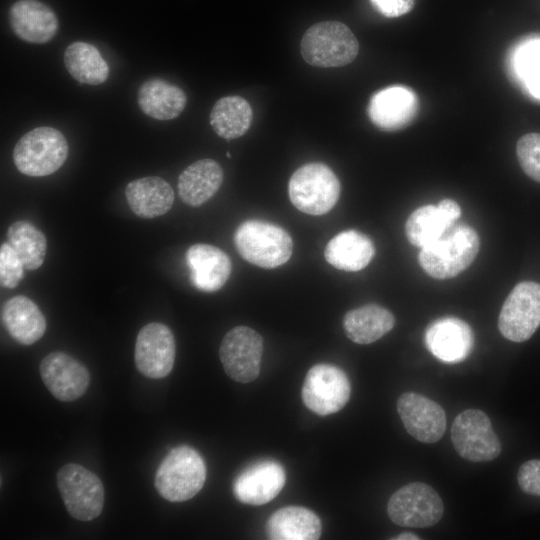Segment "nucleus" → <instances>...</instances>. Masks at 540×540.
I'll return each instance as SVG.
<instances>
[{
  "label": "nucleus",
  "mask_w": 540,
  "mask_h": 540,
  "mask_svg": "<svg viewBox=\"0 0 540 540\" xmlns=\"http://www.w3.org/2000/svg\"><path fill=\"white\" fill-rule=\"evenodd\" d=\"M223 182V170L213 159L205 158L187 166L178 177V194L187 205L198 207L211 199Z\"/></svg>",
  "instance_id": "nucleus-23"
},
{
  "label": "nucleus",
  "mask_w": 540,
  "mask_h": 540,
  "mask_svg": "<svg viewBox=\"0 0 540 540\" xmlns=\"http://www.w3.org/2000/svg\"><path fill=\"white\" fill-rule=\"evenodd\" d=\"M350 395L351 385L346 373L327 363L316 364L308 370L301 390L304 405L320 416L340 411Z\"/></svg>",
  "instance_id": "nucleus-10"
},
{
  "label": "nucleus",
  "mask_w": 540,
  "mask_h": 540,
  "mask_svg": "<svg viewBox=\"0 0 540 540\" xmlns=\"http://www.w3.org/2000/svg\"><path fill=\"white\" fill-rule=\"evenodd\" d=\"M6 236L25 269L36 270L42 265L47 249L46 237L31 222L20 220L12 223Z\"/></svg>",
  "instance_id": "nucleus-31"
},
{
  "label": "nucleus",
  "mask_w": 540,
  "mask_h": 540,
  "mask_svg": "<svg viewBox=\"0 0 540 540\" xmlns=\"http://www.w3.org/2000/svg\"><path fill=\"white\" fill-rule=\"evenodd\" d=\"M57 486L66 510L73 518L91 521L101 514L105 491L95 473L77 463L65 464L57 472Z\"/></svg>",
  "instance_id": "nucleus-7"
},
{
  "label": "nucleus",
  "mask_w": 540,
  "mask_h": 540,
  "mask_svg": "<svg viewBox=\"0 0 540 540\" xmlns=\"http://www.w3.org/2000/svg\"><path fill=\"white\" fill-rule=\"evenodd\" d=\"M418 110L417 96L406 86L394 85L372 95L367 112L372 123L385 131L409 125Z\"/></svg>",
  "instance_id": "nucleus-18"
},
{
  "label": "nucleus",
  "mask_w": 540,
  "mask_h": 540,
  "mask_svg": "<svg viewBox=\"0 0 540 540\" xmlns=\"http://www.w3.org/2000/svg\"><path fill=\"white\" fill-rule=\"evenodd\" d=\"M517 480L523 492L540 497V460L523 463L518 470Z\"/></svg>",
  "instance_id": "nucleus-35"
},
{
  "label": "nucleus",
  "mask_w": 540,
  "mask_h": 540,
  "mask_svg": "<svg viewBox=\"0 0 540 540\" xmlns=\"http://www.w3.org/2000/svg\"><path fill=\"white\" fill-rule=\"evenodd\" d=\"M186 103L184 91L161 78L145 81L138 91V105L141 111L157 120H171L178 117Z\"/></svg>",
  "instance_id": "nucleus-26"
},
{
  "label": "nucleus",
  "mask_w": 540,
  "mask_h": 540,
  "mask_svg": "<svg viewBox=\"0 0 540 540\" xmlns=\"http://www.w3.org/2000/svg\"><path fill=\"white\" fill-rule=\"evenodd\" d=\"M9 22L20 39L35 44L50 41L59 27L55 12L39 0L16 1L10 7Z\"/></svg>",
  "instance_id": "nucleus-20"
},
{
  "label": "nucleus",
  "mask_w": 540,
  "mask_h": 540,
  "mask_svg": "<svg viewBox=\"0 0 540 540\" xmlns=\"http://www.w3.org/2000/svg\"><path fill=\"white\" fill-rule=\"evenodd\" d=\"M303 59L315 67H341L358 55L359 43L350 28L339 21H322L310 26L300 43Z\"/></svg>",
  "instance_id": "nucleus-4"
},
{
  "label": "nucleus",
  "mask_w": 540,
  "mask_h": 540,
  "mask_svg": "<svg viewBox=\"0 0 540 540\" xmlns=\"http://www.w3.org/2000/svg\"><path fill=\"white\" fill-rule=\"evenodd\" d=\"M540 325V284L524 281L506 298L498 318L502 336L513 342L528 340Z\"/></svg>",
  "instance_id": "nucleus-11"
},
{
  "label": "nucleus",
  "mask_w": 540,
  "mask_h": 540,
  "mask_svg": "<svg viewBox=\"0 0 540 540\" xmlns=\"http://www.w3.org/2000/svg\"><path fill=\"white\" fill-rule=\"evenodd\" d=\"M127 203L132 212L144 219L166 214L174 202L171 185L157 176H148L129 182L125 188Z\"/></svg>",
  "instance_id": "nucleus-22"
},
{
  "label": "nucleus",
  "mask_w": 540,
  "mask_h": 540,
  "mask_svg": "<svg viewBox=\"0 0 540 540\" xmlns=\"http://www.w3.org/2000/svg\"><path fill=\"white\" fill-rule=\"evenodd\" d=\"M176 354L175 338L168 326L151 322L143 326L136 338L134 361L147 378L161 379L173 369Z\"/></svg>",
  "instance_id": "nucleus-13"
},
{
  "label": "nucleus",
  "mask_w": 540,
  "mask_h": 540,
  "mask_svg": "<svg viewBox=\"0 0 540 540\" xmlns=\"http://www.w3.org/2000/svg\"><path fill=\"white\" fill-rule=\"evenodd\" d=\"M205 480L206 464L202 456L191 446L179 445L161 461L154 485L165 500L184 502L202 489Z\"/></svg>",
  "instance_id": "nucleus-2"
},
{
  "label": "nucleus",
  "mask_w": 540,
  "mask_h": 540,
  "mask_svg": "<svg viewBox=\"0 0 540 540\" xmlns=\"http://www.w3.org/2000/svg\"><path fill=\"white\" fill-rule=\"evenodd\" d=\"M517 158L526 175L540 183V133H528L517 142Z\"/></svg>",
  "instance_id": "nucleus-33"
},
{
  "label": "nucleus",
  "mask_w": 540,
  "mask_h": 540,
  "mask_svg": "<svg viewBox=\"0 0 540 540\" xmlns=\"http://www.w3.org/2000/svg\"><path fill=\"white\" fill-rule=\"evenodd\" d=\"M395 324L393 314L386 308L367 304L348 311L343 318L347 337L357 344H370L387 334Z\"/></svg>",
  "instance_id": "nucleus-27"
},
{
  "label": "nucleus",
  "mask_w": 540,
  "mask_h": 540,
  "mask_svg": "<svg viewBox=\"0 0 540 540\" xmlns=\"http://www.w3.org/2000/svg\"><path fill=\"white\" fill-rule=\"evenodd\" d=\"M186 262L193 286L204 292L220 290L231 274V261L220 248L198 243L186 251Z\"/></svg>",
  "instance_id": "nucleus-19"
},
{
  "label": "nucleus",
  "mask_w": 540,
  "mask_h": 540,
  "mask_svg": "<svg viewBox=\"0 0 540 540\" xmlns=\"http://www.w3.org/2000/svg\"><path fill=\"white\" fill-rule=\"evenodd\" d=\"M252 116V108L247 100L240 96H226L214 104L210 124L219 137L232 140L248 131Z\"/></svg>",
  "instance_id": "nucleus-29"
},
{
  "label": "nucleus",
  "mask_w": 540,
  "mask_h": 540,
  "mask_svg": "<svg viewBox=\"0 0 540 540\" xmlns=\"http://www.w3.org/2000/svg\"><path fill=\"white\" fill-rule=\"evenodd\" d=\"M372 7L381 15L395 18L409 13L415 0H369Z\"/></svg>",
  "instance_id": "nucleus-36"
},
{
  "label": "nucleus",
  "mask_w": 540,
  "mask_h": 540,
  "mask_svg": "<svg viewBox=\"0 0 540 540\" xmlns=\"http://www.w3.org/2000/svg\"><path fill=\"white\" fill-rule=\"evenodd\" d=\"M375 254L372 240L356 230L335 235L326 245L324 257L333 267L344 271H360Z\"/></svg>",
  "instance_id": "nucleus-25"
},
{
  "label": "nucleus",
  "mask_w": 540,
  "mask_h": 540,
  "mask_svg": "<svg viewBox=\"0 0 540 540\" xmlns=\"http://www.w3.org/2000/svg\"><path fill=\"white\" fill-rule=\"evenodd\" d=\"M397 411L406 431L423 443H435L446 431L441 405L416 392H405L397 400Z\"/></svg>",
  "instance_id": "nucleus-15"
},
{
  "label": "nucleus",
  "mask_w": 540,
  "mask_h": 540,
  "mask_svg": "<svg viewBox=\"0 0 540 540\" xmlns=\"http://www.w3.org/2000/svg\"><path fill=\"white\" fill-rule=\"evenodd\" d=\"M341 186L335 173L325 164L307 163L299 167L288 184L289 198L301 212L323 215L337 203Z\"/></svg>",
  "instance_id": "nucleus-6"
},
{
  "label": "nucleus",
  "mask_w": 540,
  "mask_h": 540,
  "mask_svg": "<svg viewBox=\"0 0 540 540\" xmlns=\"http://www.w3.org/2000/svg\"><path fill=\"white\" fill-rule=\"evenodd\" d=\"M392 539L393 540H419L421 538L412 532H402L398 534L396 537H393Z\"/></svg>",
  "instance_id": "nucleus-38"
},
{
  "label": "nucleus",
  "mask_w": 540,
  "mask_h": 540,
  "mask_svg": "<svg viewBox=\"0 0 540 540\" xmlns=\"http://www.w3.org/2000/svg\"><path fill=\"white\" fill-rule=\"evenodd\" d=\"M438 206L454 222H456L461 215L460 206L452 199H443L439 202Z\"/></svg>",
  "instance_id": "nucleus-37"
},
{
  "label": "nucleus",
  "mask_w": 540,
  "mask_h": 540,
  "mask_svg": "<svg viewBox=\"0 0 540 540\" xmlns=\"http://www.w3.org/2000/svg\"><path fill=\"white\" fill-rule=\"evenodd\" d=\"M479 245L474 228L464 223H454L437 240L421 248L419 264L433 278H452L473 262Z\"/></svg>",
  "instance_id": "nucleus-1"
},
{
  "label": "nucleus",
  "mask_w": 540,
  "mask_h": 540,
  "mask_svg": "<svg viewBox=\"0 0 540 540\" xmlns=\"http://www.w3.org/2000/svg\"><path fill=\"white\" fill-rule=\"evenodd\" d=\"M1 319L10 336L22 345H32L46 331V319L30 298L16 295L2 306Z\"/></svg>",
  "instance_id": "nucleus-21"
},
{
  "label": "nucleus",
  "mask_w": 540,
  "mask_h": 540,
  "mask_svg": "<svg viewBox=\"0 0 540 540\" xmlns=\"http://www.w3.org/2000/svg\"><path fill=\"white\" fill-rule=\"evenodd\" d=\"M321 532L320 518L301 506L280 508L266 523V534L271 540H316Z\"/></svg>",
  "instance_id": "nucleus-24"
},
{
  "label": "nucleus",
  "mask_w": 540,
  "mask_h": 540,
  "mask_svg": "<svg viewBox=\"0 0 540 540\" xmlns=\"http://www.w3.org/2000/svg\"><path fill=\"white\" fill-rule=\"evenodd\" d=\"M286 483L284 467L271 459L247 466L234 480L233 493L241 503L263 505L273 500Z\"/></svg>",
  "instance_id": "nucleus-17"
},
{
  "label": "nucleus",
  "mask_w": 540,
  "mask_h": 540,
  "mask_svg": "<svg viewBox=\"0 0 540 540\" xmlns=\"http://www.w3.org/2000/svg\"><path fill=\"white\" fill-rule=\"evenodd\" d=\"M39 372L45 387L63 402L80 398L90 384V373L86 366L61 351L46 355L40 363Z\"/></svg>",
  "instance_id": "nucleus-14"
},
{
  "label": "nucleus",
  "mask_w": 540,
  "mask_h": 540,
  "mask_svg": "<svg viewBox=\"0 0 540 540\" xmlns=\"http://www.w3.org/2000/svg\"><path fill=\"white\" fill-rule=\"evenodd\" d=\"M387 514L401 527L426 528L437 524L444 514V504L431 486L412 482L395 491L389 498Z\"/></svg>",
  "instance_id": "nucleus-8"
},
{
  "label": "nucleus",
  "mask_w": 540,
  "mask_h": 540,
  "mask_svg": "<svg viewBox=\"0 0 540 540\" xmlns=\"http://www.w3.org/2000/svg\"><path fill=\"white\" fill-rule=\"evenodd\" d=\"M454 223L438 205H425L408 217L405 234L413 246L422 248L437 240Z\"/></svg>",
  "instance_id": "nucleus-30"
},
{
  "label": "nucleus",
  "mask_w": 540,
  "mask_h": 540,
  "mask_svg": "<svg viewBox=\"0 0 540 540\" xmlns=\"http://www.w3.org/2000/svg\"><path fill=\"white\" fill-rule=\"evenodd\" d=\"M68 151L67 140L59 130L40 126L18 140L13 150V162L20 173L42 177L60 169Z\"/></svg>",
  "instance_id": "nucleus-5"
},
{
  "label": "nucleus",
  "mask_w": 540,
  "mask_h": 540,
  "mask_svg": "<svg viewBox=\"0 0 540 540\" xmlns=\"http://www.w3.org/2000/svg\"><path fill=\"white\" fill-rule=\"evenodd\" d=\"M24 264L8 242L0 247V283L2 287L14 289L24 275Z\"/></svg>",
  "instance_id": "nucleus-34"
},
{
  "label": "nucleus",
  "mask_w": 540,
  "mask_h": 540,
  "mask_svg": "<svg viewBox=\"0 0 540 540\" xmlns=\"http://www.w3.org/2000/svg\"><path fill=\"white\" fill-rule=\"evenodd\" d=\"M64 64L79 83L99 85L109 76V66L99 50L86 42H73L64 52Z\"/></svg>",
  "instance_id": "nucleus-28"
},
{
  "label": "nucleus",
  "mask_w": 540,
  "mask_h": 540,
  "mask_svg": "<svg viewBox=\"0 0 540 540\" xmlns=\"http://www.w3.org/2000/svg\"><path fill=\"white\" fill-rule=\"evenodd\" d=\"M263 338L248 326H237L223 337L219 356L225 373L234 381H254L261 369Z\"/></svg>",
  "instance_id": "nucleus-12"
},
{
  "label": "nucleus",
  "mask_w": 540,
  "mask_h": 540,
  "mask_svg": "<svg viewBox=\"0 0 540 540\" xmlns=\"http://www.w3.org/2000/svg\"><path fill=\"white\" fill-rule=\"evenodd\" d=\"M451 441L455 451L471 462H487L501 453V443L485 412L466 409L454 419Z\"/></svg>",
  "instance_id": "nucleus-9"
},
{
  "label": "nucleus",
  "mask_w": 540,
  "mask_h": 540,
  "mask_svg": "<svg viewBox=\"0 0 540 540\" xmlns=\"http://www.w3.org/2000/svg\"><path fill=\"white\" fill-rule=\"evenodd\" d=\"M234 243L243 259L266 269L285 264L293 251V242L286 230L256 219L246 220L237 227Z\"/></svg>",
  "instance_id": "nucleus-3"
},
{
  "label": "nucleus",
  "mask_w": 540,
  "mask_h": 540,
  "mask_svg": "<svg viewBox=\"0 0 540 540\" xmlns=\"http://www.w3.org/2000/svg\"><path fill=\"white\" fill-rule=\"evenodd\" d=\"M529 43L518 54V71L529 91L540 97V39Z\"/></svg>",
  "instance_id": "nucleus-32"
},
{
  "label": "nucleus",
  "mask_w": 540,
  "mask_h": 540,
  "mask_svg": "<svg viewBox=\"0 0 540 540\" xmlns=\"http://www.w3.org/2000/svg\"><path fill=\"white\" fill-rule=\"evenodd\" d=\"M424 344L438 360L454 364L464 361L474 345L471 327L463 320L446 316L431 322L424 332Z\"/></svg>",
  "instance_id": "nucleus-16"
}]
</instances>
